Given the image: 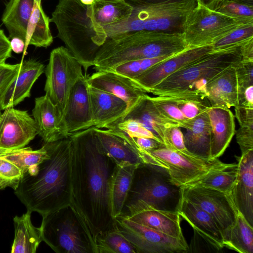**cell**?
<instances>
[{"label":"cell","mask_w":253,"mask_h":253,"mask_svg":"<svg viewBox=\"0 0 253 253\" xmlns=\"http://www.w3.org/2000/svg\"><path fill=\"white\" fill-rule=\"evenodd\" d=\"M141 0L143 2H145L154 3V2H157L164 1L165 0Z\"/></svg>","instance_id":"obj_57"},{"label":"cell","mask_w":253,"mask_h":253,"mask_svg":"<svg viewBox=\"0 0 253 253\" xmlns=\"http://www.w3.org/2000/svg\"><path fill=\"white\" fill-rule=\"evenodd\" d=\"M90 86L114 94L125 101L127 111L146 94L131 79L110 71H96L87 77Z\"/></svg>","instance_id":"obj_21"},{"label":"cell","mask_w":253,"mask_h":253,"mask_svg":"<svg viewBox=\"0 0 253 253\" xmlns=\"http://www.w3.org/2000/svg\"><path fill=\"white\" fill-rule=\"evenodd\" d=\"M32 115L37 134L41 137L44 143L66 138L60 129L56 107L46 95L35 98Z\"/></svg>","instance_id":"obj_27"},{"label":"cell","mask_w":253,"mask_h":253,"mask_svg":"<svg viewBox=\"0 0 253 253\" xmlns=\"http://www.w3.org/2000/svg\"><path fill=\"white\" fill-rule=\"evenodd\" d=\"M235 69L238 90L253 85V61L241 60Z\"/></svg>","instance_id":"obj_45"},{"label":"cell","mask_w":253,"mask_h":253,"mask_svg":"<svg viewBox=\"0 0 253 253\" xmlns=\"http://www.w3.org/2000/svg\"><path fill=\"white\" fill-rule=\"evenodd\" d=\"M184 128L187 150L198 156L210 158L211 126L207 110L188 120Z\"/></svg>","instance_id":"obj_28"},{"label":"cell","mask_w":253,"mask_h":253,"mask_svg":"<svg viewBox=\"0 0 253 253\" xmlns=\"http://www.w3.org/2000/svg\"><path fill=\"white\" fill-rule=\"evenodd\" d=\"M253 38V22L242 25L212 44L214 51L241 45Z\"/></svg>","instance_id":"obj_40"},{"label":"cell","mask_w":253,"mask_h":253,"mask_svg":"<svg viewBox=\"0 0 253 253\" xmlns=\"http://www.w3.org/2000/svg\"><path fill=\"white\" fill-rule=\"evenodd\" d=\"M189 47L182 33L139 31L107 39L97 52L96 71H111L131 60L171 56Z\"/></svg>","instance_id":"obj_4"},{"label":"cell","mask_w":253,"mask_h":253,"mask_svg":"<svg viewBox=\"0 0 253 253\" xmlns=\"http://www.w3.org/2000/svg\"><path fill=\"white\" fill-rule=\"evenodd\" d=\"M180 128L177 126H172L166 129L164 134V145L184 154H192L186 147L184 134Z\"/></svg>","instance_id":"obj_44"},{"label":"cell","mask_w":253,"mask_h":253,"mask_svg":"<svg viewBox=\"0 0 253 253\" xmlns=\"http://www.w3.org/2000/svg\"><path fill=\"white\" fill-rule=\"evenodd\" d=\"M171 97L187 119H192L206 111L210 106L207 98L194 96H168Z\"/></svg>","instance_id":"obj_41"},{"label":"cell","mask_w":253,"mask_h":253,"mask_svg":"<svg viewBox=\"0 0 253 253\" xmlns=\"http://www.w3.org/2000/svg\"><path fill=\"white\" fill-rule=\"evenodd\" d=\"M241 45L213 51L169 76L149 93L157 96H194L207 98L208 83L242 60Z\"/></svg>","instance_id":"obj_5"},{"label":"cell","mask_w":253,"mask_h":253,"mask_svg":"<svg viewBox=\"0 0 253 253\" xmlns=\"http://www.w3.org/2000/svg\"><path fill=\"white\" fill-rule=\"evenodd\" d=\"M95 130L104 152L117 166L142 164L139 154L115 128Z\"/></svg>","instance_id":"obj_25"},{"label":"cell","mask_w":253,"mask_h":253,"mask_svg":"<svg viewBox=\"0 0 253 253\" xmlns=\"http://www.w3.org/2000/svg\"><path fill=\"white\" fill-rule=\"evenodd\" d=\"M237 169V164H233L228 168L208 175L189 186H201L230 194L236 178Z\"/></svg>","instance_id":"obj_36"},{"label":"cell","mask_w":253,"mask_h":253,"mask_svg":"<svg viewBox=\"0 0 253 253\" xmlns=\"http://www.w3.org/2000/svg\"><path fill=\"white\" fill-rule=\"evenodd\" d=\"M176 211L209 245L217 250L224 248L223 238L219 227L207 212L180 195Z\"/></svg>","instance_id":"obj_19"},{"label":"cell","mask_w":253,"mask_h":253,"mask_svg":"<svg viewBox=\"0 0 253 253\" xmlns=\"http://www.w3.org/2000/svg\"><path fill=\"white\" fill-rule=\"evenodd\" d=\"M150 98L164 117L177 124L179 127H185L188 119L184 116L171 97L157 96H150Z\"/></svg>","instance_id":"obj_39"},{"label":"cell","mask_w":253,"mask_h":253,"mask_svg":"<svg viewBox=\"0 0 253 253\" xmlns=\"http://www.w3.org/2000/svg\"><path fill=\"white\" fill-rule=\"evenodd\" d=\"M97 253H137L133 245L116 228L99 237Z\"/></svg>","instance_id":"obj_37"},{"label":"cell","mask_w":253,"mask_h":253,"mask_svg":"<svg viewBox=\"0 0 253 253\" xmlns=\"http://www.w3.org/2000/svg\"><path fill=\"white\" fill-rule=\"evenodd\" d=\"M93 126L87 77L84 75L72 87L60 122V129L65 138Z\"/></svg>","instance_id":"obj_14"},{"label":"cell","mask_w":253,"mask_h":253,"mask_svg":"<svg viewBox=\"0 0 253 253\" xmlns=\"http://www.w3.org/2000/svg\"><path fill=\"white\" fill-rule=\"evenodd\" d=\"M116 228L133 245L137 253H185L188 246L183 240L166 235L120 214L115 218Z\"/></svg>","instance_id":"obj_12"},{"label":"cell","mask_w":253,"mask_h":253,"mask_svg":"<svg viewBox=\"0 0 253 253\" xmlns=\"http://www.w3.org/2000/svg\"><path fill=\"white\" fill-rule=\"evenodd\" d=\"M50 22L55 24L58 37L86 73L107 39L104 28L95 20L92 4L85 5L80 0H59Z\"/></svg>","instance_id":"obj_3"},{"label":"cell","mask_w":253,"mask_h":253,"mask_svg":"<svg viewBox=\"0 0 253 253\" xmlns=\"http://www.w3.org/2000/svg\"><path fill=\"white\" fill-rule=\"evenodd\" d=\"M32 212L27 210L21 216L13 218L14 238L12 253H35L42 240L40 227L34 226L31 220Z\"/></svg>","instance_id":"obj_30"},{"label":"cell","mask_w":253,"mask_h":253,"mask_svg":"<svg viewBox=\"0 0 253 253\" xmlns=\"http://www.w3.org/2000/svg\"><path fill=\"white\" fill-rule=\"evenodd\" d=\"M12 49L10 42L3 30L0 28V64L11 57Z\"/></svg>","instance_id":"obj_50"},{"label":"cell","mask_w":253,"mask_h":253,"mask_svg":"<svg viewBox=\"0 0 253 253\" xmlns=\"http://www.w3.org/2000/svg\"><path fill=\"white\" fill-rule=\"evenodd\" d=\"M70 206L93 253L97 238L116 229L112 215L110 184L116 165L104 152L94 126L73 133Z\"/></svg>","instance_id":"obj_1"},{"label":"cell","mask_w":253,"mask_h":253,"mask_svg":"<svg viewBox=\"0 0 253 253\" xmlns=\"http://www.w3.org/2000/svg\"><path fill=\"white\" fill-rule=\"evenodd\" d=\"M160 169L140 164L136 169L124 208L136 201L144 202L163 210L176 211L180 187L170 182Z\"/></svg>","instance_id":"obj_8"},{"label":"cell","mask_w":253,"mask_h":253,"mask_svg":"<svg viewBox=\"0 0 253 253\" xmlns=\"http://www.w3.org/2000/svg\"><path fill=\"white\" fill-rule=\"evenodd\" d=\"M0 119V148L15 149L24 147L37 134L33 118L27 111L9 107Z\"/></svg>","instance_id":"obj_16"},{"label":"cell","mask_w":253,"mask_h":253,"mask_svg":"<svg viewBox=\"0 0 253 253\" xmlns=\"http://www.w3.org/2000/svg\"><path fill=\"white\" fill-rule=\"evenodd\" d=\"M235 116L240 126L253 125V108L236 105Z\"/></svg>","instance_id":"obj_49"},{"label":"cell","mask_w":253,"mask_h":253,"mask_svg":"<svg viewBox=\"0 0 253 253\" xmlns=\"http://www.w3.org/2000/svg\"><path fill=\"white\" fill-rule=\"evenodd\" d=\"M125 210L126 212L122 214L133 221L169 236L185 239L180 226V216L177 211L160 210L141 201L126 206Z\"/></svg>","instance_id":"obj_17"},{"label":"cell","mask_w":253,"mask_h":253,"mask_svg":"<svg viewBox=\"0 0 253 253\" xmlns=\"http://www.w3.org/2000/svg\"><path fill=\"white\" fill-rule=\"evenodd\" d=\"M223 245L240 253H253V227L237 211L234 225L223 235Z\"/></svg>","instance_id":"obj_33"},{"label":"cell","mask_w":253,"mask_h":253,"mask_svg":"<svg viewBox=\"0 0 253 253\" xmlns=\"http://www.w3.org/2000/svg\"><path fill=\"white\" fill-rule=\"evenodd\" d=\"M18 75L0 97V108L14 107L30 96L31 88L44 71L43 64L30 59L21 62Z\"/></svg>","instance_id":"obj_20"},{"label":"cell","mask_w":253,"mask_h":253,"mask_svg":"<svg viewBox=\"0 0 253 253\" xmlns=\"http://www.w3.org/2000/svg\"><path fill=\"white\" fill-rule=\"evenodd\" d=\"M19 180H7L0 176V190L7 187L12 188L14 190Z\"/></svg>","instance_id":"obj_54"},{"label":"cell","mask_w":253,"mask_h":253,"mask_svg":"<svg viewBox=\"0 0 253 253\" xmlns=\"http://www.w3.org/2000/svg\"><path fill=\"white\" fill-rule=\"evenodd\" d=\"M237 105L253 108V85L238 90Z\"/></svg>","instance_id":"obj_51"},{"label":"cell","mask_w":253,"mask_h":253,"mask_svg":"<svg viewBox=\"0 0 253 253\" xmlns=\"http://www.w3.org/2000/svg\"><path fill=\"white\" fill-rule=\"evenodd\" d=\"M22 173L13 163L0 157V176L7 180H19Z\"/></svg>","instance_id":"obj_48"},{"label":"cell","mask_w":253,"mask_h":253,"mask_svg":"<svg viewBox=\"0 0 253 253\" xmlns=\"http://www.w3.org/2000/svg\"><path fill=\"white\" fill-rule=\"evenodd\" d=\"M212 8L228 16L248 22H253V7L233 0H224Z\"/></svg>","instance_id":"obj_42"},{"label":"cell","mask_w":253,"mask_h":253,"mask_svg":"<svg viewBox=\"0 0 253 253\" xmlns=\"http://www.w3.org/2000/svg\"><path fill=\"white\" fill-rule=\"evenodd\" d=\"M237 174L230 196L237 210L253 226V150L237 158Z\"/></svg>","instance_id":"obj_18"},{"label":"cell","mask_w":253,"mask_h":253,"mask_svg":"<svg viewBox=\"0 0 253 253\" xmlns=\"http://www.w3.org/2000/svg\"><path fill=\"white\" fill-rule=\"evenodd\" d=\"M1 113H0V119L1 118Z\"/></svg>","instance_id":"obj_60"},{"label":"cell","mask_w":253,"mask_h":253,"mask_svg":"<svg viewBox=\"0 0 253 253\" xmlns=\"http://www.w3.org/2000/svg\"><path fill=\"white\" fill-rule=\"evenodd\" d=\"M169 57L170 56H165L131 60L115 67L110 71H113L130 79H133L139 76L155 64Z\"/></svg>","instance_id":"obj_38"},{"label":"cell","mask_w":253,"mask_h":253,"mask_svg":"<svg viewBox=\"0 0 253 253\" xmlns=\"http://www.w3.org/2000/svg\"><path fill=\"white\" fill-rule=\"evenodd\" d=\"M130 119L142 124L150 131L164 144V134L166 129L176 123L164 117L155 106L150 96L145 94L119 120Z\"/></svg>","instance_id":"obj_24"},{"label":"cell","mask_w":253,"mask_h":253,"mask_svg":"<svg viewBox=\"0 0 253 253\" xmlns=\"http://www.w3.org/2000/svg\"><path fill=\"white\" fill-rule=\"evenodd\" d=\"M224 0H213L211 5L210 7L212 8L217 3Z\"/></svg>","instance_id":"obj_58"},{"label":"cell","mask_w":253,"mask_h":253,"mask_svg":"<svg viewBox=\"0 0 253 253\" xmlns=\"http://www.w3.org/2000/svg\"><path fill=\"white\" fill-rule=\"evenodd\" d=\"M207 112L211 126L210 158L218 159L235 133V116L229 109L210 106Z\"/></svg>","instance_id":"obj_22"},{"label":"cell","mask_w":253,"mask_h":253,"mask_svg":"<svg viewBox=\"0 0 253 253\" xmlns=\"http://www.w3.org/2000/svg\"><path fill=\"white\" fill-rule=\"evenodd\" d=\"M136 149L143 164L164 170L171 183L180 188L190 186L208 175L233 164L224 163L218 159L184 154L164 144L149 151Z\"/></svg>","instance_id":"obj_7"},{"label":"cell","mask_w":253,"mask_h":253,"mask_svg":"<svg viewBox=\"0 0 253 253\" xmlns=\"http://www.w3.org/2000/svg\"><path fill=\"white\" fill-rule=\"evenodd\" d=\"M103 0V1H115V0Z\"/></svg>","instance_id":"obj_59"},{"label":"cell","mask_w":253,"mask_h":253,"mask_svg":"<svg viewBox=\"0 0 253 253\" xmlns=\"http://www.w3.org/2000/svg\"><path fill=\"white\" fill-rule=\"evenodd\" d=\"M248 22L219 12L199 1L187 16L182 34L189 47L212 45Z\"/></svg>","instance_id":"obj_10"},{"label":"cell","mask_w":253,"mask_h":253,"mask_svg":"<svg viewBox=\"0 0 253 253\" xmlns=\"http://www.w3.org/2000/svg\"><path fill=\"white\" fill-rule=\"evenodd\" d=\"M139 165L116 166L110 184L112 215L114 219L124 210L135 170Z\"/></svg>","instance_id":"obj_31"},{"label":"cell","mask_w":253,"mask_h":253,"mask_svg":"<svg viewBox=\"0 0 253 253\" xmlns=\"http://www.w3.org/2000/svg\"><path fill=\"white\" fill-rule=\"evenodd\" d=\"M50 22V18L42 8V0H34L27 30L24 53L29 45L45 48L51 45L53 37L49 28Z\"/></svg>","instance_id":"obj_32"},{"label":"cell","mask_w":253,"mask_h":253,"mask_svg":"<svg viewBox=\"0 0 253 253\" xmlns=\"http://www.w3.org/2000/svg\"><path fill=\"white\" fill-rule=\"evenodd\" d=\"M0 157L13 163L21 170L23 174L30 167L48 158L49 155L43 145L41 149L36 150H33L31 147L15 149L0 148Z\"/></svg>","instance_id":"obj_35"},{"label":"cell","mask_w":253,"mask_h":253,"mask_svg":"<svg viewBox=\"0 0 253 253\" xmlns=\"http://www.w3.org/2000/svg\"><path fill=\"white\" fill-rule=\"evenodd\" d=\"M44 145L48 158L30 167L14 189L27 210L42 216L69 206L71 197L70 137Z\"/></svg>","instance_id":"obj_2"},{"label":"cell","mask_w":253,"mask_h":253,"mask_svg":"<svg viewBox=\"0 0 253 253\" xmlns=\"http://www.w3.org/2000/svg\"><path fill=\"white\" fill-rule=\"evenodd\" d=\"M96 0H80L81 2L85 5L92 4Z\"/></svg>","instance_id":"obj_56"},{"label":"cell","mask_w":253,"mask_h":253,"mask_svg":"<svg viewBox=\"0 0 253 253\" xmlns=\"http://www.w3.org/2000/svg\"><path fill=\"white\" fill-rule=\"evenodd\" d=\"M199 0H165L148 3L128 0L132 6L129 17L103 27L107 39L139 31L182 33L185 19Z\"/></svg>","instance_id":"obj_6"},{"label":"cell","mask_w":253,"mask_h":253,"mask_svg":"<svg viewBox=\"0 0 253 253\" xmlns=\"http://www.w3.org/2000/svg\"><path fill=\"white\" fill-rule=\"evenodd\" d=\"M45 74V95L56 107L60 125L70 90L84 76L82 66L66 47L59 46L50 52Z\"/></svg>","instance_id":"obj_11"},{"label":"cell","mask_w":253,"mask_h":253,"mask_svg":"<svg viewBox=\"0 0 253 253\" xmlns=\"http://www.w3.org/2000/svg\"><path fill=\"white\" fill-rule=\"evenodd\" d=\"M10 45L12 50L16 53H20L24 52L25 43L21 39L14 37L11 39Z\"/></svg>","instance_id":"obj_53"},{"label":"cell","mask_w":253,"mask_h":253,"mask_svg":"<svg viewBox=\"0 0 253 253\" xmlns=\"http://www.w3.org/2000/svg\"><path fill=\"white\" fill-rule=\"evenodd\" d=\"M235 67L223 70L207 84V99L210 106L230 109L237 105L238 87Z\"/></svg>","instance_id":"obj_26"},{"label":"cell","mask_w":253,"mask_h":253,"mask_svg":"<svg viewBox=\"0 0 253 253\" xmlns=\"http://www.w3.org/2000/svg\"><path fill=\"white\" fill-rule=\"evenodd\" d=\"M21 63L0 64V97L18 75Z\"/></svg>","instance_id":"obj_46"},{"label":"cell","mask_w":253,"mask_h":253,"mask_svg":"<svg viewBox=\"0 0 253 253\" xmlns=\"http://www.w3.org/2000/svg\"><path fill=\"white\" fill-rule=\"evenodd\" d=\"M199 1L202 4L207 6L208 7H210L212 4L213 0H199Z\"/></svg>","instance_id":"obj_55"},{"label":"cell","mask_w":253,"mask_h":253,"mask_svg":"<svg viewBox=\"0 0 253 253\" xmlns=\"http://www.w3.org/2000/svg\"><path fill=\"white\" fill-rule=\"evenodd\" d=\"M180 195L209 214L222 235L234 225L238 210L230 194L201 186L180 188Z\"/></svg>","instance_id":"obj_13"},{"label":"cell","mask_w":253,"mask_h":253,"mask_svg":"<svg viewBox=\"0 0 253 253\" xmlns=\"http://www.w3.org/2000/svg\"><path fill=\"white\" fill-rule=\"evenodd\" d=\"M92 118L96 128H107L126 113L127 105L120 97L89 85Z\"/></svg>","instance_id":"obj_23"},{"label":"cell","mask_w":253,"mask_h":253,"mask_svg":"<svg viewBox=\"0 0 253 253\" xmlns=\"http://www.w3.org/2000/svg\"><path fill=\"white\" fill-rule=\"evenodd\" d=\"M40 228L42 241L57 253H93L70 206L42 216Z\"/></svg>","instance_id":"obj_9"},{"label":"cell","mask_w":253,"mask_h":253,"mask_svg":"<svg viewBox=\"0 0 253 253\" xmlns=\"http://www.w3.org/2000/svg\"><path fill=\"white\" fill-rule=\"evenodd\" d=\"M111 127L118 128L130 137H148L156 139L162 142L142 124L132 119H127L118 120L108 126L106 128L108 129Z\"/></svg>","instance_id":"obj_43"},{"label":"cell","mask_w":253,"mask_h":253,"mask_svg":"<svg viewBox=\"0 0 253 253\" xmlns=\"http://www.w3.org/2000/svg\"><path fill=\"white\" fill-rule=\"evenodd\" d=\"M92 8L95 20L102 27L126 20L132 11L131 4L126 0H96Z\"/></svg>","instance_id":"obj_34"},{"label":"cell","mask_w":253,"mask_h":253,"mask_svg":"<svg viewBox=\"0 0 253 253\" xmlns=\"http://www.w3.org/2000/svg\"><path fill=\"white\" fill-rule=\"evenodd\" d=\"M235 133L241 154L253 150V125L240 126Z\"/></svg>","instance_id":"obj_47"},{"label":"cell","mask_w":253,"mask_h":253,"mask_svg":"<svg viewBox=\"0 0 253 253\" xmlns=\"http://www.w3.org/2000/svg\"><path fill=\"white\" fill-rule=\"evenodd\" d=\"M240 48L242 60L253 61V38L242 44Z\"/></svg>","instance_id":"obj_52"},{"label":"cell","mask_w":253,"mask_h":253,"mask_svg":"<svg viewBox=\"0 0 253 253\" xmlns=\"http://www.w3.org/2000/svg\"><path fill=\"white\" fill-rule=\"evenodd\" d=\"M213 51L212 45L188 47L155 64L131 80L138 88L149 93L153 87L169 76Z\"/></svg>","instance_id":"obj_15"},{"label":"cell","mask_w":253,"mask_h":253,"mask_svg":"<svg viewBox=\"0 0 253 253\" xmlns=\"http://www.w3.org/2000/svg\"><path fill=\"white\" fill-rule=\"evenodd\" d=\"M34 0H9L1 21L11 39L17 37L26 42L27 30L32 13Z\"/></svg>","instance_id":"obj_29"}]
</instances>
